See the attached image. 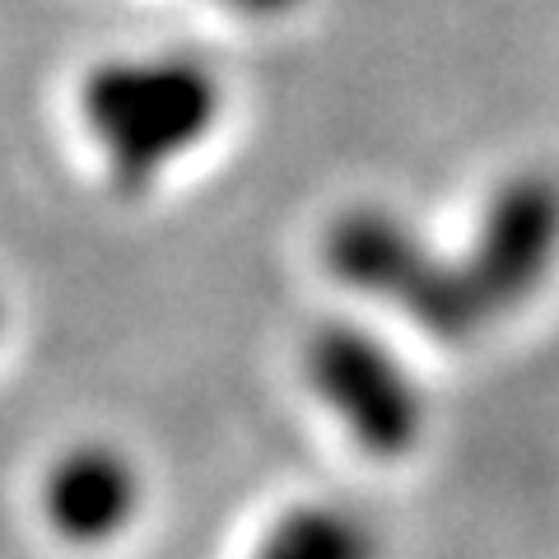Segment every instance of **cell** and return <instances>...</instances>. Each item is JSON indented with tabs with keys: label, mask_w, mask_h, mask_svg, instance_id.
Masks as SVG:
<instances>
[{
	"label": "cell",
	"mask_w": 559,
	"mask_h": 559,
	"mask_svg": "<svg viewBox=\"0 0 559 559\" xmlns=\"http://www.w3.org/2000/svg\"><path fill=\"white\" fill-rule=\"evenodd\" d=\"M0 318H5V312H0Z\"/></svg>",
	"instance_id": "ba28073f"
},
{
	"label": "cell",
	"mask_w": 559,
	"mask_h": 559,
	"mask_svg": "<svg viewBox=\"0 0 559 559\" xmlns=\"http://www.w3.org/2000/svg\"><path fill=\"white\" fill-rule=\"evenodd\" d=\"M308 382L378 462L406 457L425 433V396L388 345L355 322H322L304 349Z\"/></svg>",
	"instance_id": "3957f363"
},
{
	"label": "cell",
	"mask_w": 559,
	"mask_h": 559,
	"mask_svg": "<svg viewBox=\"0 0 559 559\" xmlns=\"http://www.w3.org/2000/svg\"><path fill=\"white\" fill-rule=\"evenodd\" d=\"M257 559H373V536L341 509H294L261 540Z\"/></svg>",
	"instance_id": "8992f818"
},
{
	"label": "cell",
	"mask_w": 559,
	"mask_h": 559,
	"mask_svg": "<svg viewBox=\"0 0 559 559\" xmlns=\"http://www.w3.org/2000/svg\"><path fill=\"white\" fill-rule=\"evenodd\" d=\"M219 5H229L238 14H252V20H275V14H289L299 0H219Z\"/></svg>",
	"instance_id": "52a82bcc"
},
{
	"label": "cell",
	"mask_w": 559,
	"mask_h": 559,
	"mask_svg": "<svg viewBox=\"0 0 559 559\" xmlns=\"http://www.w3.org/2000/svg\"><path fill=\"white\" fill-rule=\"evenodd\" d=\"M47 518L66 540L75 546H103L131 522L140 503V476L127 452L108 443H84L70 448L51 466L43 489Z\"/></svg>",
	"instance_id": "5b68a950"
},
{
	"label": "cell",
	"mask_w": 559,
	"mask_h": 559,
	"mask_svg": "<svg viewBox=\"0 0 559 559\" xmlns=\"http://www.w3.org/2000/svg\"><path fill=\"white\" fill-rule=\"evenodd\" d=\"M224 84L201 57L150 51L112 57L80 84L84 131L108 164L117 191H150L164 173L215 131Z\"/></svg>",
	"instance_id": "6da1fadb"
},
{
	"label": "cell",
	"mask_w": 559,
	"mask_h": 559,
	"mask_svg": "<svg viewBox=\"0 0 559 559\" xmlns=\"http://www.w3.org/2000/svg\"><path fill=\"white\" fill-rule=\"evenodd\" d=\"M322 261L341 285L406 312L433 341H471L489 326L462 261L433 252L425 234L382 205H355L331 219Z\"/></svg>",
	"instance_id": "7a4b0ae2"
},
{
	"label": "cell",
	"mask_w": 559,
	"mask_h": 559,
	"mask_svg": "<svg viewBox=\"0 0 559 559\" xmlns=\"http://www.w3.org/2000/svg\"><path fill=\"white\" fill-rule=\"evenodd\" d=\"M462 261L485 322L532 304L559 266V178L546 168L509 173L480 210Z\"/></svg>",
	"instance_id": "277c9868"
}]
</instances>
